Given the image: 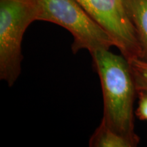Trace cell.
Here are the masks:
<instances>
[{
    "instance_id": "cell-1",
    "label": "cell",
    "mask_w": 147,
    "mask_h": 147,
    "mask_svg": "<svg viewBox=\"0 0 147 147\" xmlns=\"http://www.w3.org/2000/svg\"><path fill=\"white\" fill-rule=\"evenodd\" d=\"M91 56L102 89V121L136 146L140 138L135 132L134 104L137 90L128 61L109 49L97 50Z\"/></svg>"
},
{
    "instance_id": "cell-6",
    "label": "cell",
    "mask_w": 147,
    "mask_h": 147,
    "mask_svg": "<svg viewBox=\"0 0 147 147\" xmlns=\"http://www.w3.org/2000/svg\"><path fill=\"white\" fill-rule=\"evenodd\" d=\"M91 147H134L130 140L116 133L101 121L89 140Z\"/></svg>"
},
{
    "instance_id": "cell-3",
    "label": "cell",
    "mask_w": 147,
    "mask_h": 147,
    "mask_svg": "<svg viewBox=\"0 0 147 147\" xmlns=\"http://www.w3.org/2000/svg\"><path fill=\"white\" fill-rule=\"evenodd\" d=\"M40 7L38 21L51 22L72 35L73 53L87 50L93 54L110 49L115 43L110 35L76 0H36Z\"/></svg>"
},
{
    "instance_id": "cell-5",
    "label": "cell",
    "mask_w": 147,
    "mask_h": 147,
    "mask_svg": "<svg viewBox=\"0 0 147 147\" xmlns=\"http://www.w3.org/2000/svg\"><path fill=\"white\" fill-rule=\"evenodd\" d=\"M142 51V59L147 60V0H124Z\"/></svg>"
},
{
    "instance_id": "cell-8",
    "label": "cell",
    "mask_w": 147,
    "mask_h": 147,
    "mask_svg": "<svg viewBox=\"0 0 147 147\" xmlns=\"http://www.w3.org/2000/svg\"><path fill=\"white\" fill-rule=\"evenodd\" d=\"M137 93L139 95V102L136 115L140 120L147 121V91H140Z\"/></svg>"
},
{
    "instance_id": "cell-4",
    "label": "cell",
    "mask_w": 147,
    "mask_h": 147,
    "mask_svg": "<svg viewBox=\"0 0 147 147\" xmlns=\"http://www.w3.org/2000/svg\"><path fill=\"white\" fill-rule=\"evenodd\" d=\"M83 8L106 31L127 60L142 59V51L124 0H87Z\"/></svg>"
},
{
    "instance_id": "cell-7",
    "label": "cell",
    "mask_w": 147,
    "mask_h": 147,
    "mask_svg": "<svg viewBox=\"0 0 147 147\" xmlns=\"http://www.w3.org/2000/svg\"><path fill=\"white\" fill-rule=\"evenodd\" d=\"M127 61L137 92L147 91V60L134 58Z\"/></svg>"
},
{
    "instance_id": "cell-2",
    "label": "cell",
    "mask_w": 147,
    "mask_h": 147,
    "mask_svg": "<svg viewBox=\"0 0 147 147\" xmlns=\"http://www.w3.org/2000/svg\"><path fill=\"white\" fill-rule=\"evenodd\" d=\"M39 15L36 0H0V79L9 87L21 74L24 34Z\"/></svg>"
},
{
    "instance_id": "cell-9",
    "label": "cell",
    "mask_w": 147,
    "mask_h": 147,
    "mask_svg": "<svg viewBox=\"0 0 147 147\" xmlns=\"http://www.w3.org/2000/svg\"><path fill=\"white\" fill-rule=\"evenodd\" d=\"M76 1H77V2H78L79 3H80V4L81 5L82 7H83L84 5H85V3H87V0H76Z\"/></svg>"
}]
</instances>
